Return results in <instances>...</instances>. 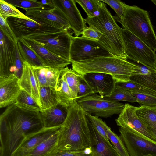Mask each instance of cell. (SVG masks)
I'll use <instances>...</instances> for the list:
<instances>
[{
	"label": "cell",
	"instance_id": "cell-1",
	"mask_svg": "<svg viewBox=\"0 0 156 156\" xmlns=\"http://www.w3.org/2000/svg\"><path fill=\"white\" fill-rule=\"evenodd\" d=\"M44 127L32 112L19 108L0 116V156H11L28 136Z\"/></svg>",
	"mask_w": 156,
	"mask_h": 156
},
{
	"label": "cell",
	"instance_id": "cell-2",
	"mask_svg": "<svg viewBox=\"0 0 156 156\" xmlns=\"http://www.w3.org/2000/svg\"><path fill=\"white\" fill-rule=\"evenodd\" d=\"M89 120L86 112L74 101L67 117L58 131V142L51 153L83 150L90 147Z\"/></svg>",
	"mask_w": 156,
	"mask_h": 156
},
{
	"label": "cell",
	"instance_id": "cell-3",
	"mask_svg": "<svg viewBox=\"0 0 156 156\" xmlns=\"http://www.w3.org/2000/svg\"><path fill=\"white\" fill-rule=\"evenodd\" d=\"M71 64L72 70L81 76L90 73H103L111 75L115 83L129 82L133 76L141 74L139 65L115 55L72 62Z\"/></svg>",
	"mask_w": 156,
	"mask_h": 156
},
{
	"label": "cell",
	"instance_id": "cell-4",
	"mask_svg": "<svg viewBox=\"0 0 156 156\" xmlns=\"http://www.w3.org/2000/svg\"><path fill=\"white\" fill-rule=\"evenodd\" d=\"M85 20L89 27L103 34L105 47L112 54L127 59L122 28L117 24L104 3L100 2L96 16L87 17Z\"/></svg>",
	"mask_w": 156,
	"mask_h": 156
},
{
	"label": "cell",
	"instance_id": "cell-5",
	"mask_svg": "<svg viewBox=\"0 0 156 156\" xmlns=\"http://www.w3.org/2000/svg\"><path fill=\"white\" fill-rule=\"evenodd\" d=\"M119 22L123 29L156 51V35L147 11L136 5H128L123 16Z\"/></svg>",
	"mask_w": 156,
	"mask_h": 156
},
{
	"label": "cell",
	"instance_id": "cell-6",
	"mask_svg": "<svg viewBox=\"0 0 156 156\" xmlns=\"http://www.w3.org/2000/svg\"><path fill=\"white\" fill-rule=\"evenodd\" d=\"M72 37V33L69 30L64 29L58 31L32 34L25 37L35 41L55 55L71 60Z\"/></svg>",
	"mask_w": 156,
	"mask_h": 156
},
{
	"label": "cell",
	"instance_id": "cell-7",
	"mask_svg": "<svg viewBox=\"0 0 156 156\" xmlns=\"http://www.w3.org/2000/svg\"><path fill=\"white\" fill-rule=\"evenodd\" d=\"M127 58L148 69L156 70V53L129 31L122 28Z\"/></svg>",
	"mask_w": 156,
	"mask_h": 156
},
{
	"label": "cell",
	"instance_id": "cell-8",
	"mask_svg": "<svg viewBox=\"0 0 156 156\" xmlns=\"http://www.w3.org/2000/svg\"><path fill=\"white\" fill-rule=\"evenodd\" d=\"M113 55L99 42L82 36L72 37L70 50V59L72 62Z\"/></svg>",
	"mask_w": 156,
	"mask_h": 156
},
{
	"label": "cell",
	"instance_id": "cell-9",
	"mask_svg": "<svg viewBox=\"0 0 156 156\" xmlns=\"http://www.w3.org/2000/svg\"><path fill=\"white\" fill-rule=\"evenodd\" d=\"M6 21L18 39L32 34L64 29L53 23L41 19L10 17Z\"/></svg>",
	"mask_w": 156,
	"mask_h": 156
},
{
	"label": "cell",
	"instance_id": "cell-10",
	"mask_svg": "<svg viewBox=\"0 0 156 156\" xmlns=\"http://www.w3.org/2000/svg\"><path fill=\"white\" fill-rule=\"evenodd\" d=\"M119 131L130 156H156V143L130 129L120 127Z\"/></svg>",
	"mask_w": 156,
	"mask_h": 156
},
{
	"label": "cell",
	"instance_id": "cell-11",
	"mask_svg": "<svg viewBox=\"0 0 156 156\" xmlns=\"http://www.w3.org/2000/svg\"><path fill=\"white\" fill-rule=\"evenodd\" d=\"M87 113L99 117L107 118L120 114L124 105L119 101L105 100L94 94L76 101Z\"/></svg>",
	"mask_w": 156,
	"mask_h": 156
},
{
	"label": "cell",
	"instance_id": "cell-12",
	"mask_svg": "<svg viewBox=\"0 0 156 156\" xmlns=\"http://www.w3.org/2000/svg\"><path fill=\"white\" fill-rule=\"evenodd\" d=\"M15 43L0 30V78H18L15 62Z\"/></svg>",
	"mask_w": 156,
	"mask_h": 156
},
{
	"label": "cell",
	"instance_id": "cell-13",
	"mask_svg": "<svg viewBox=\"0 0 156 156\" xmlns=\"http://www.w3.org/2000/svg\"><path fill=\"white\" fill-rule=\"evenodd\" d=\"M136 108V107L129 104H124L123 109L115 120L117 125L122 128L132 129L156 143V140L137 114Z\"/></svg>",
	"mask_w": 156,
	"mask_h": 156
},
{
	"label": "cell",
	"instance_id": "cell-14",
	"mask_svg": "<svg viewBox=\"0 0 156 156\" xmlns=\"http://www.w3.org/2000/svg\"><path fill=\"white\" fill-rule=\"evenodd\" d=\"M54 6L64 14L75 36L78 37L87 27L83 18L77 7L75 0H53Z\"/></svg>",
	"mask_w": 156,
	"mask_h": 156
},
{
	"label": "cell",
	"instance_id": "cell-15",
	"mask_svg": "<svg viewBox=\"0 0 156 156\" xmlns=\"http://www.w3.org/2000/svg\"><path fill=\"white\" fill-rule=\"evenodd\" d=\"M20 39L36 53L45 66L63 69L71 64V60L55 55L32 40L25 37Z\"/></svg>",
	"mask_w": 156,
	"mask_h": 156
},
{
	"label": "cell",
	"instance_id": "cell-16",
	"mask_svg": "<svg viewBox=\"0 0 156 156\" xmlns=\"http://www.w3.org/2000/svg\"><path fill=\"white\" fill-rule=\"evenodd\" d=\"M25 11V15L32 19H41L48 21L64 29H70V25L66 16L59 9L55 6L53 8L43 7Z\"/></svg>",
	"mask_w": 156,
	"mask_h": 156
},
{
	"label": "cell",
	"instance_id": "cell-17",
	"mask_svg": "<svg viewBox=\"0 0 156 156\" xmlns=\"http://www.w3.org/2000/svg\"><path fill=\"white\" fill-rule=\"evenodd\" d=\"M61 126L51 128L44 127L38 132L28 136L11 156H25L40 143L56 132Z\"/></svg>",
	"mask_w": 156,
	"mask_h": 156
},
{
	"label": "cell",
	"instance_id": "cell-18",
	"mask_svg": "<svg viewBox=\"0 0 156 156\" xmlns=\"http://www.w3.org/2000/svg\"><path fill=\"white\" fill-rule=\"evenodd\" d=\"M83 77L95 94L100 96L110 94L115 86V82L110 75L98 72L87 73Z\"/></svg>",
	"mask_w": 156,
	"mask_h": 156
},
{
	"label": "cell",
	"instance_id": "cell-19",
	"mask_svg": "<svg viewBox=\"0 0 156 156\" xmlns=\"http://www.w3.org/2000/svg\"><path fill=\"white\" fill-rule=\"evenodd\" d=\"M20 79L16 77L0 78V108L14 103L22 90Z\"/></svg>",
	"mask_w": 156,
	"mask_h": 156
},
{
	"label": "cell",
	"instance_id": "cell-20",
	"mask_svg": "<svg viewBox=\"0 0 156 156\" xmlns=\"http://www.w3.org/2000/svg\"><path fill=\"white\" fill-rule=\"evenodd\" d=\"M89 126L92 156H121L109 141L97 131L90 120Z\"/></svg>",
	"mask_w": 156,
	"mask_h": 156
},
{
	"label": "cell",
	"instance_id": "cell-21",
	"mask_svg": "<svg viewBox=\"0 0 156 156\" xmlns=\"http://www.w3.org/2000/svg\"><path fill=\"white\" fill-rule=\"evenodd\" d=\"M68 112V107L59 103L40 113L44 127L51 128L61 126L66 120Z\"/></svg>",
	"mask_w": 156,
	"mask_h": 156
},
{
	"label": "cell",
	"instance_id": "cell-22",
	"mask_svg": "<svg viewBox=\"0 0 156 156\" xmlns=\"http://www.w3.org/2000/svg\"><path fill=\"white\" fill-rule=\"evenodd\" d=\"M20 82L22 89L32 96L40 106V87L32 66L26 61L24 62L23 72Z\"/></svg>",
	"mask_w": 156,
	"mask_h": 156
},
{
	"label": "cell",
	"instance_id": "cell-23",
	"mask_svg": "<svg viewBox=\"0 0 156 156\" xmlns=\"http://www.w3.org/2000/svg\"><path fill=\"white\" fill-rule=\"evenodd\" d=\"M32 66L40 87H47L55 88L62 69L45 66Z\"/></svg>",
	"mask_w": 156,
	"mask_h": 156
},
{
	"label": "cell",
	"instance_id": "cell-24",
	"mask_svg": "<svg viewBox=\"0 0 156 156\" xmlns=\"http://www.w3.org/2000/svg\"><path fill=\"white\" fill-rule=\"evenodd\" d=\"M136 112L156 140V107L141 105L136 107Z\"/></svg>",
	"mask_w": 156,
	"mask_h": 156
},
{
	"label": "cell",
	"instance_id": "cell-25",
	"mask_svg": "<svg viewBox=\"0 0 156 156\" xmlns=\"http://www.w3.org/2000/svg\"><path fill=\"white\" fill-rule=\"evenodd\" d=\"M140 66L141 74L131 77L130 81L156 93V70Z\"/></svg>",
	"mask_w": 156,
	"mask_h": 156
},
{
	"label": "cell",
	"instance_id": "cell-26",
	"mask_svg": "<svg viewBox=\"0 0 156 156\" xmlns=\"http://www.w3.org/2000/svg\"><path fill=\"white\" fill-rule=\"evenodd\" d=\"M58 130L25 156H44L51 153L57 145Z\"/></svg>",
	"mask_w": 156,
	"mask_h": 156
},
{
	"label": "cell",
	"instance_id": "cell-27",
	"mask_svg": "<svg viewBox=\"0 0 156 156\" xmlns=\"http://www.w3.org/2000/svg\"><path fill=\"white\" fill-rule=\"evenodd\" d=\"M59 103L55 88L41 87L40 88V107L41 111L53 107Z\"/></svg>",
	"mask_w": 156,
	"mask_h": 156
},
{
	"label": "cell",
	"instance_id": "cell-28",
	"mask_svg": "<svg viewBox=\"0 0 156 156\" xmlns=\"http://www.w3.org/2000/svg\"><path fill=\"white\" fill-rule=\"evenodd\" d=\"M55 90L59 103L65 106L69 107L74 100L65 78L61 72Z\"/></svg>",
	"mask_w": 156,
	"mask_h": 156
},
{
	"label": "cell",
	"instance_id": "cell-29",
	"mask_svg": "<svg viewBox=\"0 0 156 156\" xmlns=\"http://www.w3.org/2000/svg\"><path fill=\"white\" fill-rule=\"evenodd\" d=\"M17 44L19 51L24 62H27L33 66H44L38 55L21 39H18Z\"/></svg>",
	"mask_w": 156,
	"mask_h": 156
},
{
	"label": "cell",
	"instance_id": "cell-30",
	"mask_svg": "<svg viewBox=\"0 0 156 156\" xmlns=\"http://www.w3.org/2000/svg\"><path fill=\"white\" fill-rule=\"evenodd\" d=\"M14 103L18 107L23 109L33 111H41L40 106L35 99L23 89Z\"/></svg>",
	"mask_w": 156,
	"mask_h": 156
},
{
	"label": "cell",
	"instance_id": "cell-31",
	"mask_svg": "<svg viewBox=\"0 0 156 156\" xmlns=\"http://www.w3.org/2000/svg\"><path fill=\"white\" fill-rule=\"evenodd\" d=\"M100 97L105 100L116 101H123L130 102H138L137 98L130 92L116 85L110 94L106 96H100Z\"/></svg>",
	"mask_w": 156,
	"mask_h": 156
},
{
	"label": "cell",
	"instance_id": "cell-32",
	"mask_svg": "<svg viewBox=\"0 0 156 156\" xmlns=\"http://www.w3.org/2000/svg\"><path fill=\"white\" fill-rule=\"evenodd\" d=\"M61 73L65 78L73 99L74 101H76L79 79L80 75L72 69H69L68 66L62 69L61 70Z\"/></svg>",
	"mask_w": 156,
	"mask_h": 156
},
{
	"label": "cell",
	"instance_id": "cell-33",
	"mask_svg": "<svg viewBox=\"0 0 156 156\" xmlns=\"http://www.w3.org/2000/svg\"><path fill=\"white\" fill-rule=\"evenodd\" d=\"M0 15L6 21L10 17H14L31 20L21 12L13 5L5 0H0Z\"/></svg>",
	"mask_w": 156,
	"mask_h": 156
},
{
	"label": "cell",
	"instance_id": "cell-34",
	"mask_svg": "<svg viewBox=\"0 0 156 156\" xmlns=\"http://www.w3.org/2000/svg\"><path fill=\"white\" fill-rule=\"evenodd\" d=\"M104 128L108 140L121 156H130L127 150L120 137L112 132L106 124Z\"/></svg>",
	"mask_w": 156,
	"mask_h": 156
},
{
	"label": "cell",
	"instance_id": "cell-35",
	"mask_svg": "<svg viewBox=\"0 0 156 156\" xmlns=\"http://www.w3.org/2000/svg\"><path fill=\"white\" fill-rule=\"evenodd\" d=\"M83 8L87 14V17L91 18L96 16L98 11L100 0H75Z\"/></svg>",
	"mask_w": 156,
	"mask_h": 156
},
{
	"label": "cell",
	"instance_id": "cell-36",
	"mask_svg": "<svg viewBox=\"0 0 156 156\" xmlns=\"http://www.w3.org/2000/svg\"><path fill=\"white\" fill-rule=\"evenodd\" d=\"M115 85L130 92H136L156 96V93L130 81L127 82L116 83Z\"/></svg>",
	"mask_w": 156,
	"mask_h": 156
},
{
	"label": "cell",
	"instance_id": "cell-37",
	"mask_svg": "<svg viewBox=\"0 0 156 156\" xmlns=\"http://www.w3.org/2000/svg\"><path fill=\"white\" fill-rule=\"evenodd\" d=\"M100 1L108 4L116 13L114 16L116 21L119 22L123 16L127 5L119 0H100Z\"/></svg>",
	"mask_w": 156,
	"mask_h": 156
},
{
	"label": "cell",
	"instance_id": "cell-38",
	"mask_svg": "<svg viewBox=\"0 0 156 156\" xmlns=\"http://www.w3.org/2000/svg\"><path fill=\"white\" fill-rule=\"evenodd\" d=\"M5 1L15 7L22 8L25 10L43 7L38 0H5Z\"/></svg>",
	"mask_w": 156,
	"mask_h": 156
},
{
	"label": "cell",
	"instance_id": "cell-39",
	"mask_svg": "<svg viewBox=\"0 0 156 156\" xmlns=\"http://www.w3.org/2000/svg\"><path fill=\"white\" fill-rule=\"evenodd\" d=\"M91 88L83 76L79 77L76 101L88 96L94 94Z\"/></svg>",
	"mask_w": 156,
	"mask_h": 156
},
{
	"label": "cell",
	"instance_id": "cell-40",
	"mask_svg": "<svg viewBox=\"0 0 156 156\" xmlns=\"http://www.w3.org/2000/svg\"><path fill=\"white\" fill-rule=\"evenodd\" d=\"M81 34L83 37L99 42L106 48L103 34L94 28L87 27L83 31Z\"/></svg>",
	"mask_w": 156,
	"mask_h": 156
},
{
	"label": "cell",
	"instance_id": "cell-41",
	"mask_svg": "<svg viewBox=\"0 0 156 156\" xmlns=\"http://www.w3.org/2000/svg\"><path fill=\"white\" fill-rule=\"evenodd\" d=\"M137 99L138 103L141 105L150 107H156V96L130 92Z\"/></svg>",
	"mask_w": 156,
	"mask_h": 156
},
{
	"label": "cell",
	"instance_id": "cell-42",
	"mask_svg": "<svg viewBox=\"0 0 156 156\" xmlns=\"http://www.w3.org/2000/svg\"><path fill=\"white\" fill-rule=\"evenodd\" d=\"M87 115L97 131L106 140H109L104 128L105 122L99 117L87 113Z\"/></svg>",
	"mask_w": 156,
	"mask_h": 156
},
{
	"label": "cell",
	"instance_id": "cell-43",
	"mask_svg": "<svg viewBox=\"0 0 156 156\" xmlns=\"http://www.w3.org/2000/svg\"><path fill=\"white\" fill-rule=\"evenodd\" d=\"M0 30L9 40L17 43L18 39L7 21L1 15H0Z\"/></svg>",
	"mask_w": 156,
	"mask_h": 156
},
{
	"label": "cell",
	"instance_id": "cell-44",
	"mask_svg": "<svg viewBox=\"0 0 156 156\" xmlns=\"http://www.w3.org/2000/svg\"><path fill=\"white\" fill-rule=\"evenodd\" d=\"M84 150L59 151L55 153H48L44 156H92L91 154H86L84 152Z\"/></svg>",
	"mask_w": 156,
	"mask_h": 156
},
{
	"label": "cell",
	"instance_id": "cell-45",
	"mask_svg": "<svg viewBox=\"0 0 156 156\" xmlns=\"http://www.w3.org/2000/svg\"><path fill=\"white\" fill-rule=\"evenodd\" d=\"M38 1L43 7H48L51 8H53L54 7L53 0H43Z\"/></svg>",
	"mask_w": 156,
	"mask_h": 156
}]
</instances>
